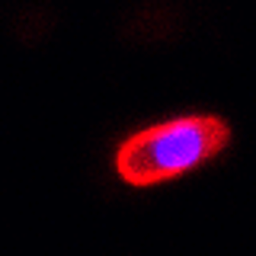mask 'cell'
<instances>
[{"label": "cell", "instance_id": "cell-1", "mask_svg": "<svg viewBox=\"0 0 256 256\" xmlns=\"http://www.w3.org/2000/svg\"><path fill=\"white\" fill-rule=\"evenodd\" d=\"M230 144V125L218 116H180L128 134L116 150V170L128 186H157L198 170Z\"/></svg>", "mask_w": 256, "mask_h": 256}]
</instances>
